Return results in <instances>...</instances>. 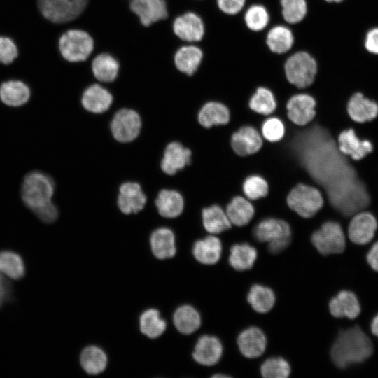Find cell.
Segmentation results:
<instances>
[{"mask_svg": "<svg viewBox=\"0 0 378 378\" xmlns=\"http://www.w3.org/2000/svg\"><path fill=\"white\" fill-rule=\"evenodd\" d=\"M374 351L368 336L359 326L341 330L330 349L333 363L340 369L363 363Z\"/></svg>", "mask_w": 378, "mask_h": 378, "instance_id": "obj_1", "label": "cell"}, {"mask_svg": "<svg viewBox=\"0 0 378 378\" xmlns=\"http://www.w3.org/2000/svg\"><path fill=\"white\" fill-rule=\"evenodd\" d=\"M55 188V182L49 175L41 171L30 172L25 175L22 183V200L35 214L52 202Z\"/></svg>", "mask_w": 378, "mask_h": 378, "instance_id": "obj_2", "label": "cell"}, {"mask_svg": "<svg viewBox=\"0 0 378 378\" xmlns=\"http://www.w3.org/2000/svg\"><path fill=\"white\" fill-rule=\"evenodd\" d=\"M254 238L266 243L268 251L277 254L286 249L291 242L292 230L285 220L267 217L260 220L253 229Z\"/></svg>", "mask_w": 378, "mask_h": 378, "instance_id": "obj_3", "label": "cell"}, {"mask_svg": "<svg viewBox=\"0 0 378 378\" xmlns=\"http://www.w3.org/2000/svg\"><path fill=\"white\" fill-rule=\"evenodd\" d=\"M288 208L302 218H311L323 207L325 198L316 187L305 183H298L286 196Z\"/></svg>", "mask_w": 378, "mask_h": 378, "instance_id": "obj_4", "label": "cell"}, {"mask_svg": "<svg viewBox=\"0 0 378 378\" xmlns=\"http://www.w3.org/2000/svg\"><path fill=\"white\" fill-rule=\"evenodd\" d=\"M317 63L307 52L299 51L290 55L284 64V71L288 82L292 85L303 89L309 87L317 74Z\"/></svg>", "mask_w": 378, "mask_h": 378, "instance_id": "obj_5", "label": "cell"}, {"mask_svg": "<svg viewBox=\"0 0 378 378\" xmlns=\"http://www.w3.org/2000/svg\"><path fill=\"white\" fill-rule=\"evenodd\" d=\"M311 241L323 255L341 253L346 248V236L340 223L327 220L313 232Z\"/></svg>", "mask_w": 378, "mask_h": 378, "instance_id": "obj_6", "label": "cell"}, {"mask_svg": "<svg viewBox=\"0 0 378 378\" xmlns=\"http://www.w3.org/2000/svg\"><path fill=\"white\" fill-rule=\"evenodd\" d=\"M93 48L92 38L82 30H69L63 34L59 40V49L62 57L71 62L85 60Z\"/></svg>", "mask_w": 378, "mask_h": 378, "instance_id": "obj_7", "label": "cell"}, {"mask_svg": "<svg viewBox=\"0 0 378 378\" xmlns=\"http://www.w3.org/2000/svg\"><path fill=\"white\" fill-rule=\"evenodd\" d=\"M88 0H38L41 14L54 23H64L78 18Z\"/></svg>", "mask_w": 378, "mask_h": 378, "instance_id": "obj_8", "label": "cell"}, {"mask_svg": "<svg viewBox=\"0 0 378 378\" xmlns=\"http://www.w3.org/2000/svg\"><path fill=\"white\" fill-rule=\"evenodd\" d=\"M113 138L121 143L134 141L140 134L141 119L134 110L122 108L113 115L110 125Z\"/></svg>", "mask_w": 378, "mask_h": 378, "instance_id": "obj_9", "label": "cell"}, {"mask_svg": "<svg viewBox=\"0 0 378 378\" xmlns=\"http://www.w3.org/2000/svg\"><path fill=\"white\" fill-rule=\"evenodd\" d=\"M316 106V101L311 94H295L286 103L287 118L296 126L304 127L314 120Z\"/></svg>", "mask_w": 378, "mask_h": 378, "instance_id": "obj_10", "label": "cell"}, {"mask_svg": "<svg viewBox=\"0 0 378 378\" xmlns=\"http://www.w3.org/2000/svg\"><path fill=\"white\" fill-rule=\"evenodd\" d=\"M264 140L260 132L254 126L244 125L233 132L230 144L234 153L240 157H246L258 153Z\"/></svg>", "mask_w": 378, "mask_h": 378, "instance_id": "obj_11", "label": "cell"}, {"mask_svg": "<svg viewBox=\"0 0 378 378\" xmlns=\"http://www.w3.org/2000/svg\"><path fill=\"white\" fill-rule=\"evenodd\" d=\"M377 228L376 216L371 211L363 209L351 216L348 225V236L356 244H367L374 238Z\"/></svg>", "mask_w": 378, "mask_h": 378, "instance_id": "obj_12", "label": "cell"}, {"mask_svg": "<svg viewBox=\"0 0 378 378\" xmlns=\"http://www.w3.org/2000/svg\"><path fill=\"white\" fill-rule=\"evenodd\" d=\"M337 145L343 155L354 161L364 158L374 148L371 141L359 137L353 127L344 129L339 133Z\"/></svg>", "mask_w": 378, "mask_h": 378, "instance_id": "obj_13", "label": "cell"}, {"mask_svg": "<svg viewBox=\"0 0 378 378\" xmlns=\"http://www.w3.org/2000/svg\"><path fill=\"white\" fill-rule=\"evenodd\" d=\"M192 151L178 141L168 144L164 150L160 167L167 175H174L191 163Z\"/></svg>", "mask_w": 378, "mask_h": 378, "instance_id": "obj_14", "label": "cell"}, {"mask_svg": "<svg viewBox=\"0 0 378 378\" xmlns=\"http://www.w3.org/2000/svg\"><path fill=\"white\" fill-rule=\"evenodd\" d=\"M146 200V196L139 183L128 181L120 185L117 203L123 214L138 213L144 208Z\"/></svg>", "mask_w": 378, "mask_h": 378, "instance_id": "obj_15", "label": "cell"}, {"mask_svg": "<svg viewBox=\"0 0 378 378\" xmlns=\"http://www.w3.org/2000/svg\"><path fill=\"white\" fill-rule=\"evenodd\" d=\"M346 111L354 122H370L378 115V103L363 93L356 92L349 98Z\"/></svg>", "mask_w": 378, "mask_h": 378, "instance_id": "obj_16", "label": "cell"}, {"mask_svg": "<svg viewBox=\"0 0 378 378\" xmlns=\"http://www.w3.org/2000/svg\"><path fill=\"white\" fill-rule=\"evenodd\" d=\"M173 29L177 36L188 42L201 41L204 34L202 20L194 13H187L176 18Z\"/></svg>", "mask_w": 378, "mask_h": 378, "instance_id": "obj_17", "label": "cell"}, {"mask_svg": "<svg viewBox=\"0 0 378 378\" xmlns=\"http://www.w3.org/2000/svg\"><path fill=\"white\" fill-rule=\"evenodd\" d=\"M223 354V345L214 336L203 335L197 340L192 357L200 365L211 366L216 364Z\"/></svg>", "mask_w": 378, "mask_h": 378, "instance_id": "obj_18", "label": "cell"}, {"mask_svg": "<svg viewBox=\"0 0 378 378\" xmlns=\"http://www.w3.org/2000/svg\"><path fill=\"white\" fill-rule=\"evenodd\" d=\"M130 8L144 26L165 19L168 15L164 0H132Z\"/></svg>", "mask_w": 378, "mask_h": 378, "instance_id": "obj_19", "label": "cell"}, {"mask_svg": "<svg viewBox=\"0 0 378 378\" xmlns=\"http://www.w3.org/2000/svg\"><path fill=\"white\" fill-rule=\"evenodd\" d=\"M237 344L243 356L248 358L260 356L265 351L267 339L264 332L257 327L244 330L237 337Z\"/></svg>", "mask_w": 378, "mask_h": 378, "instance_id": "obj_20", "label": "cell"}, {"mask_svg": "<svg viewBox=\"0 0 378 378\" xmlns=\"http://www.w3.org/2000/svg\"><path fill=\"white\" fill-rule=\"evenodd\" d=\"M230 120V111L225 104L211 101L205 103L197 114L199 124L205 129L226 125Z\"/></svg>", "mask_w": 378, "mask_h": 378, "instance_id": "obj_21", "label": "cell"}, {"mask_svg": "<svg viewBox=\"0 0 378 378\" xmlns=\"http://www.w3.org/2000/svg\"><path fill=\"white\" fill-rule=\"evenodd\" d=\"M329 309L335 318L354 319L360 312V305L355 293L344 290L330 300Z\"/></svg>", "mask_w": 378, "mask_h": 378, "instance_id": "obj_22", "label": "cell"}, {"mask_svg": "<svg viewBox=\"0 0 378 378\" xmlns=\"http://www.w3.org/2000/svg\"><path fill=\"white\" fill-rule=\"evenodd\" d=\"M225 211L231 224L237 227L248 225L255 215L253 204L243 195L233 197L226 204Z\"/></svg>", "mask_w": 378, "mask_h": 378, "instance_id": "obj_23", "label": "cell"}, {"mask_svg": "<svg viewBox=\"0 0 378 378\" xmlns=\"http://www.w3.org/2000/svg\"><path fill=\"white\" fill-rule=\"evenodd\" d=\"M112 102V94L106 89L97 84L88 87L81 97L83 108L93 113L105 112L109 108Z\"/></svg>", "mask_w": 378, "mask_h": 378, "instance_id": "obj_24", "label": "cell"}, {"mask_svg": "<svg viewBox=\"0 0 378 378\" xmlns=\"http://www.w3.org/2000/svg\"><path fill=\"white\" fill-rule=\"evenodd\" d=\"M155 204L160 216L173 218L181 214L185 202L183 195L177 190L162 189L158 192Z\"/></svg>", "mask_w": 378, "mask_h": 378, "instance_id": "obj_25", "label": "cell"}, {"mask_svg": "<svg viewBox=\"0 0 378 378\" xmlns=\"http://www.w3.org/2000/svg\"><path fill=\"white\" fill-rule=\"evenodd\" d=\"M153 255L160 260L172 258L176 248L173 231L168 227H159L154 230L150 238Z\"/></svg>", "mask_w": 378, "mask_h": 378, "instance_id": "obj_26", "label": "cell"}, {"mask_svg": "<svg viewBox=\"0 0 378 378\" xmlns=\"http://www.w3.org/2000/svg\"><path fill=\"white\" fill-rule=\"evenodd\" d=\"M202 225L209 233L216 234L230 230L232 224L223 207L212 204L202 210Z\"/></svg>", "mask_w": 378, "mask_h": 378, "instance_id": "obj_27", "label": "cell"}, {"mask_svg": "<svg viewBox=\"0 0 378 378\" xmlns=\"http://www.w3.org/2000/svg\"><path fill=\"white\" fill-rule=\"evenodd\" d=\"M221 253V241L214 235L196 241L192 247V254L195 259L204 265L216 263L220 260Z\"/></svg>", "mask_w": 378, "mask_h": 378, "instance_id": "obj_28", "label": "cell"}, {"mask_svg": "<svg viewBox=\"0 0 378 378\" xmlns=\"http://www.w3.org/2000/svg\"><path fill=\"white\" fill-rule=\"evenodd\" d=\"M31 92L29 88L20 80H8L0 85V99L9 106H20L26 104Z\"/></svg>", "mask_w": 378, "mask_h": 378, "instance_id": "obj_29", "label": "cell"}, {"mask_svg": "<svg viewBox=\"0 0 378 378\" xmlns=\"http://www.w3.org/2000/svg\"><path fill=\"white\" fill-rule=\"evenodd\" d=\"M248 107L253 112L262 116H269L274 113L277 102L274 94L269 88L260 86L251 96Z\"/></svg>", "mask_w": 378, "mask_h": 378, "instance_id": "obj_30", "label": "cell"}, {"mask_svg": "<svg viewBox=\"0 0 378 378\" xmlns=\"http://www.w3.org/2000/svg\"><path fill=\"white\" fill-rule=\"evenodd\" d=\"M257 256L255 248L249 244H235L230 248L228 260L234 270L245 271L252 268Z\"/></svg>", "mask_w": 378, "mask_h": 378, "instance_id": "obj_31", "label": "cell"}, {"mask_svg": "<svg viewBox=\"0 0 378 378\" xmlns=\"http://www.w3.org/2000/svg\"><path fill=\"white\" fill-rule=\"evenodd\" d=\"M294 43L292 31L284 25L273 27L266 36V44L276 54H284L289 51Z\"/></svg>", "mask_w": 378, "mask_h": 378, "instance_id": "obj_32", "label": "cell"}, {"mask_svg": "<svg viewBox=\"0 0 378 378\" xmlns=\"http://www.w3.org/2000/svg\"><path fill=\"white\" fill-rule=\"evenodd\" d=\"M203 57L202 51L193 46H183L175 54L174 62L177 69L188 76L197 70Z\"/></svg>", "mask_w": 378, "mask_h": 378, "instance_id": "obj_33", "label": "cell"}, {"mask_svg": "<svg viewBox=\"0 0 378 378\" xmlns=\"http://www.w3.org/2000/svg\"><path fill=\"white\" fill-rule=\"evenodd\" d=\"M173 321L176 329L182 334L190 335L201 326L199 312L190 305H182L174 312Z\"/></svg>", "mask_w": 378, "mask_h": 378, "instance_id": "obj_34", "label": "cell"}, {"mask_svg": "<svg viewBox=\"0 0 378 378\" xmlns=\"http://www.w3.org/2000/svg\"><path fill=\"white\" fill-rule=\"evenodd\" d=\"M80 365L89 374H98L106 368L107 357L105 352L98 346H89L80 354Z\"/></svg>", "mask_w": 378, "mask_h": 378, "instance_id": "obj_35", "label": "cell"}, {"mask_svg": "<svg viewBox=\"0 0 378 378\" xmlns=\"http://www.w3.org/2000/svg\"><path fill=\"white\" fill-rule=\"evenodd\" d=\"M247 300L255 312L263 314L270 312L274 307L275 295L269 287L254 284L250 288Z\"/></svg>", "mask_w": 378, "mask_h": 378, "instance_id": "obj_36", "label": "cell"}, {"mask_svg": "<svg viewBox=\"0 0 378 378\" xmlns=\"http://www.w3.org/2000/svg\"><path fill=\"white\" fill-rule=\"evenodd\" d=\"M92 69L95 78L105 83L113 81L118 73V61L111 55L104 53L97 56L92 63Z\"/></svg>", "mask_w": 378, "mask_h": 378, "instance_id": "obj_37", "label": "cell"}, {"mask_svg": "<svg viewBox=\"0 0 378 378\" xmlns=\"http://www.w3.org/2000/svg\"><path fill=\"white\" fill-rule=\"evenodd\" d=\"M25 265L22 257L11 251H0V273L18 280L25 274Z\"/></svg>", "mask_w": 378, "mask_h": 378, "instance_id": "obj_38", "label": "cell"}, {"mask_svg": "<svg viewBox=\"0 0 378 378\" xmlns=\"http://www.w3.org/2000/svg\"><path fill=\"white\" fill-rule=\"evenodd\" d=\"M141 332L150 339H155L164 332L167 323L160 318V312L155 309L144 312L139 318Z\"/></svg>", "mask_w": 378, "mask_h": 378, "instance_id": "obj_39", "label": "cell"}, {"mask_svg": "<svg viewBox=\"0 0 378 378\" xmlns=\"http://www.w3.org/2000/svg\"><path fill=\"white\" fill-rule=\"evenodd\" d=\"M243 195L251 201L265 197L269 192L267 180L260 174H250L242 183Z\"/></svg>", "mask_w": 378, "mask_h": 378, "instance_id": "obj_40", "label": "cell"}, {"mask_svg": "<svg viewBox=\"0 0 378 378\" xmlns=\"http://www.w3.org/2000/svg\"><path fill=\"white\" fill-rule=\"evenodd\" d=\"M244 20L246 27L250 30L260 31L268 25L270 14L262 5L254 4L247 9Z\"/></svg>", "mask_w": 378, "mask_h": 378, "instance_id": "obj_41", "label": "cell"}, {"mask_svg": "<svg viewBox=\"0 0 378 378\" xmlns=\"http://www.w3.org/2000/svg\"><path fill=\"white\" fill-rule=\"evenodd\" d=\"M280 4L282 16L288 23H298L307 13L306 0H280Z\"/></svg>", "mask_w": 378, "mask_h": 378, "instance_id": "obj_42", "label": "cell"}, {"mask_svg": "<svg viewBox=\"0 0 378 378\" xmlns=\"http://www.w3.org/2000/svg\"><path fill=\"white\" fill-rule=\"evenodd\" d=\"M260 373L265 378H286L290 374V366L281 357H272L262 364Z\"/></svg>", "mask_w": 378, "mask_h": 378, "instance_id": "obj_43", "label": "cell"}, {"mask_svg": "<svg viewBox=\"0 0 378 378\" xmlns=\"http://www.w3.org/2000/svg\"><path fill=\"white\" fill-rule=\"evenodd\" d=\"M262 138L269 142L276 143L281 141L286 134V125L277 116L265 119L260 127Z\"/></svg>", "mask_w": 378, "mask_h": 378, "instance_id": "obj_44", "label": "cell"}, {"mask_svg": "<svg viewBox=\"0 0 378 378\" xmlns=\"http://www.w3.org/2000/svg\"><path fill=\"white\" fill-rule=\"evenodd\" d=\"M16 45L8 37L0 36V63L9 64L18 57Z\"/></svg>", "mask_w": 378, "mask_h": 378, "instance_id": "obj_45", "label": "cell"}, {"mask_svg": "<svg viewBox=\"0 0 378 378\" xmlns=\"http://www.w3.org/2000/svg\"><path fill=\"white\" fill-rule=\"evenodd\" d=\"M246 0H217L218 8L227 15L239 13L244 6Z\"/></svg>", "mask_w": 378, "mask_h": 378, "instance_id": "obj_46", "label": "cell"}, {"mask_svg": "<svg viewBox=\"0 0 378 378\" xmlns=\"http://www.w3.org/2000/svg\"><path fill=\"white\" fill-rule=\"evenodd\" d=\"M365 48L370 53L378 55V27L368 31L365 38Z\"/></svg>", "mask_w": 378, "mask_h": 378, "instance_id": "obj_47", "label": "cell"}, {"mask_svg": "<svg viewBox=\"0 0 378 378\" xmlns=\"http://www.w3.org/2000/svg\"><path fill=\"white\" fill-rule=\"evenodd\" d=\"M12 294L10 284L0 273V308L11 300Z\"/></svg>", "mask_w": 378, "mask_h": 378, "instance_id": "obj_48", "label": "cell"}, {"mask_svg": "<svg viewBox=\"0 0 378 378\" xmlns=\"http://www.w3.org/2000/svg\"><path fill=\"white\" fill-rule=\"evenodd\" d=\"M366 259L372 269L378 272V241L369 250Z\"/></svg>", "mask_w": 378, "mask_h": 378, "instance_id": "obj_49", "label": "cell"}, {"mask_svg": "<svg viewBox=\"0 0 378 378\" xmlns=\"http://www.w3.org/2000/svg\"><path fill=\"white\" fill-rule=\"evenodd\" d=\"M371 331L374 335L378 337V314L376 315L372 321Z\"/></svg>", "mask_w": 378, "mask_h": 378, "instance_id": "obj_50", "label": "cell"}, {"mask_svg": "<svg viewBox=\"0 0 378 378\" xmlns=\"http://www.w3.org/2000/svg\"><path fill=\"white\" fill-rule=\"evenodd\" d=\"M325 1L330 3H332V2L339 3V2L342 1L343 0H325Z\"/></svg>", "mask_w": 378, "mask_h": 378, "instance_id": "obj_51", "label": "cell"}, {"mask_svg": "<svg viewBox=\"0 0 378 378\" xmlns=\"http://www.w3.org/2000/svg\"><path fill=\"white\" fill-rule=\"evenodd\" d=\"M214 377H227L228 376L225 375V374H216L214 375Z\"/></svg>", "mask_w": 378, "mask_h": 378, "instance_id": "obj_52", "label": "cell"}]
</instances>
